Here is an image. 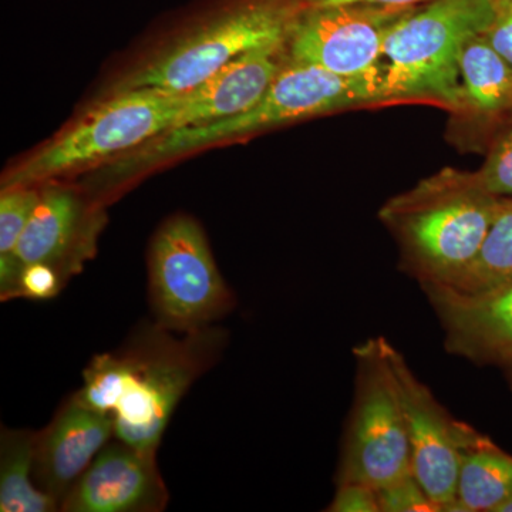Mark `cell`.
<instances>
[{
    "instance_id": "83f0119b",
    "label": "cell",
    "mask_w": 512,
    "mask_h": 512,
    "mask_svg": "<svg viewBox=\"0 0 512 512\" xmlns=\"http://www.w3.org/2000/svg\"><path fill=\"white\" fill-rule=\"evenodd\" d=\"M505 377H507L508 386H510L512 392V365L503 367Z\"/></svg>"
},
{
    "instance_id": "4316f807",
    "label": "cell",
    "mask_w": 512,
    "mask_h": 512,
    "mask_svg": "<svg viewBox=\"0 0 512 512\" xmlns=\"http://www.w3.org/2000/svg\"><path fill=\"white\" fill-rule=\"evenodd\" d=\"M498 9L507 10L512 9V0H497Z\"/></svg>"
},
{
    "instance_id": "ba28073f",
    "label": "cell",
    "mask_w": 512,
    "mask_h": 512,
    "mask_svg": "<svg viewBox=\"0 0 512 512\" xmlns=\"http://www.w3.org/2000/svg\"><path fill=\"white\" fill-rule=\"evenodd\" d=\"M148 299L154 322L177 333L210 328L234 311L201 225L177 214L161 224L148 251Z\"/></svg>"
},
{
    "instance_id": "ffe728a7",
    "label": "cell",
    "mask_w": 512,
    "mask_h": 512,
    "mask_svg": "<svg viewBox=\"0 0 512 512\" xmlns=\"http://www.w3.org/2000/svg\"><path fill=\"white\" fill-rule=\"evenodd\" d=\"M40 191L35 187L2 188L0 195V261L15 258L16 248L35 211Z\"/></svg>"
},
{
    "instance_id": "30bf717a",
    "label": "cell",
    "mask_w": 512,
    "mask_h": 512,
    "mask_svg": "<svg viewBox=\"0 0 512 512\" xmlns=\"http://www.w3.org/2000/svg\"><path fill=\"white\" fill-rule=\"evenodd\" d=\"M409 9L359 3L303 8L285 43L289 59L340 76L380 73L384 39Z\"/></svg>"
},
{
    "instance_id": "7402d4cb",
    "label": "cell",
    "mask_w": 512,
    "mask_h": 512,
    "mask_svg": "<svg viewBox=\"0 0 512 512\" xmlns=\"http://www.w3.org/2000/svg\"><path fill=\"white\" fill-rule=\"evenodd\" d=\"M380 512H441L413 473L377 490Z\"/></svg>"
},
{
    "instance_id": "9a60e30c",
    "label": "cell",
    "mask_w": 512,
    "mask_h": 512,
    "mask_svg": "<svg viewBox=\"0 0 512 512\" xmlns=\"http://www.w3.org/2000/svg\"><path fill=\"white\" fill-rule=\"evenodd\" d=\"M282 49L285 46L245 53L200 86L183 93L171 130L227 119L251 109L284 67L279 59Z\"/></svg>"
},
{
    "instance_id": "3957f363",
    "label": "cell",
    "mask_w": 512,
    "mask_h": 512,
    "mask_svg": "<svg viewBox=\"0 0 512 512\" xmlns=\"http://www.w3.org/2000/svg\"><path fill=\"white\" fill-rule=\"evenodd\" d=\"M501 197L470 174L443 173L393 198L380 217L402 248V268L419 284H448L476 259Z\"/></svg>"
},
{
    "instance_id": "484cf974",
    "label": "cell",
    "mask_w": 512,
    "mask_h": 512,
    "mask_svg": "<svg viewBox=\"0 0 512 512\" xmlns=\"http://www.w3.org/2000/svg\"><path fill=\"white\" fill-rule=\"evenodd\" d=\"M427 0H301L303 8H322V6L335 5H376L387 8H412L421 5Z\"/></svg>"
},
{
    "instance_id": "f1b7e54d",
    "label": "cell",
    "mask_w": 512,
    "mask_h": 512,
    "mask_svg": "<svg viewBox=\"0 0 512 512\" xmlns=\"http://www.w3.org/2000/svg\"><path fill=\"white\" fill-rule=\"evenodd\" d=\"M498 512H512V500L507 501V503H505Z\"/></svg>"
},
{
    "instance_id": "e0dca14e",
    "label": "cell",
    "mask_w": 512,
    "mask_h": 512,
    "mask_svg": "<svg viewBox=\"0 0 512 512\" xmlns=\"http://www.w3.org/2000/svg\"><path fill=\"white\" fill-rule=\"evenodd\" d=\"M37 431L2 427L0 433V511L56 512L60 505L35 483Z\"/></svg>"
},
{
    "instance_id": "d6986e66",
    "label": "cell",
    "mask_w": 512,
    "mask_h": 512,
    "mask_svg": "<svg viewBox=\"0 0 512 512\" xmlns=\"http://www.w3.org/2000/svg\"><path fill=\"white\" fill-rule=\"evenodd\" d=\"M512 282V197H503L483 247L448 286L476 293Z\"/></svg>"
},
{
    "instance_id": "4fadbf2b",
    "label": "cell",
    "mask_w": 512,
    "mask_h": 512,
    "mask_svg": "<svg viewBox=\"0 0 512 512\" xmlns=\"http://www.w3.org/2000/svg\"><path fill=\"white\" fill-rule=\"evenodd\" d=\"M100 222L99 214L76 192L46 188L40 191L15 258L23 268L32 264L53 266L69 281L92 258Z\"/></svg>"
},
{
    "instance_id": "5b68a950",
    "label": "cell",
    "mask_w": 512,
    "mask_h": 512,
    "mask_svg": "<svg viewBox=\"0 0 512 512\" xmlns=\"http://www.w3.org/2000/svg\"><path fill=\"white\" fill-rule=\"evenodd\" d=\"M498 15L497 0H427L403 13L383 43L389 100L429 99L464 109L458 60L468 40L485 35Z\"/></svg>"
},
{
    "instance_id": "603a6c76",
    "label": "cell",
    "mask_w": 512,
    "mask_h": 512,
    "mask_svg": "<svg viewBox=\"0 0 512 512\" xmlns=\"http://www.w3.org/2000/svg\"><path fill=\"white\" fill-rule=\"evenodd\" d=\"M66 278L46 264L26 265L20 278V299L46 302L55 299L66 285Z\"/></svg>"
},
{
    "instance_id": "52a82bcc",
    "label": "cell",
    "mask_w": 512,
    "mask_h": 512,
    "mask_svg": "<svg viewBox=\"0 0 512 512\" xmlns=\"http://www.w3.org/2000/svg\"><path fill=\"white\" fill-rule=\"evenodd\" d=\"M384 343L367 339L353 349L355 396L336 484L355 481L379 490L412 473L406 419Z\"/></svg>"
},
{
    "instance_id": "7c38bea8",
    "label": "cell",
    "mask_w": 512,
    "mask_h": 512,
    "mask_svg": "<svg viewBox=\"0 0 512 512\" xmlns=\"http://www.w3.org/2000/svg\"><path fill=\"white\" fill-rule=\"evenodd\" d=\"M168 500L157 451L113 439L70 488L60 511L161 512Z\"/></svg>"
},
{
    "instance_id": "7a4b0ae2",
    "label": "cell",
    "mask_w": 512,
    "mask_h": 512,
    "mask_svg": "<svg viewBox=\"0 0 512 512\" xmlns=\"http://www.w3.org/2000/svg\"><path fill=\"white\" fill-rule=\"evenodd\" d=\"M384 101H389V96L382 73L348 77L315 64L291 62L282 67L262 99L251 109L227 119L165 131L121 158V164L114 165L111 177L124 180L200 148L320 114Z\"/></svg>"
},
{
    "instance_id": "6da1fadb",
    "label": "cell",
    "mask_w": 512,
    "mask_h": 512,
    "mask_svg": "<svg viewBox=\"0 0 512 512\" xmlns=\"http://www.w3.org/2000/svg\"><path fill=\"white\" fill-rule=\"evenodd\" d=\"M227 343L221 326L177 333L144 322L119 349L90 360L74 394L113 420L114 439L158 451L178 404L217 365Z\"/></svg>"
},
{
    "instance_id": "8992f818",
    "label": "cell",
    "mask_w": 512,
    "mask_h": 512,
    "mask_svg": "<svg viewBox=\"0 0 512 512\" xmlns=\"http://www.w3.org/2000/svg\"><path fill=\"white\" fill-rule=\"evenodd\" d=\"M183 94L156 89L111 92L72 126L16 165L3 187H35L117 158L174 126Z\"/></svg>"
},
{
    "instance_id": "cb8c5ba5",
    "label": "cell",
    "mask_w": 512,
    "mask_h": 512,
    "mask_svg": "<svg viewBox=\"0 0 512 512\" xmlns=\"http://www.w3.org/2000/svg\"><path fill=\"white\" fill-rule=\"evenodd\" d=\"M329 512H380L376 488L363 483L336 484L332 503L326 508Z\"/></svg>"
},
{
    "instance_id": "9c48e42d",
    "label": "cell",
    "mask_w": 512,
    "mask_h": 512,
    "mask_svg": "<svg viewBox=\"0 0 512 512\" xmlns=\"http://www.w3.org/2000/svg\"><path fill=\"white\" fill-rule=\"evenodd\" d=\"M384 348L406 419L412 473L441 512H446L456 495L461 454L484 434L454 419L392 343L386 340Z\"/></svg>"
},
{
    "instance_id": "5bb4252c",
    "label": "cell",
    "mask_w": 512,
    "mask_h": 512,
    "mask_svg": "<svg viewBox=\"0 0 512 512\" xmlns=\"http://www.w3.org/2000/svg\"><path fill=\"white\" fill-rule=\"evenodd\" d=\"M113 439V420L72 394L45 429L37 431L33 471L37 487L62 504L70 488Z\"/></svg>"
},
{
    "instance_id": "8fae6325",
    "label": "cell",
    "mask_w": 512,
    "mask_h": 512,
    "mask_svg": "<svg viewBox=\"0 0 512 512\" xmlns=\"http://www.w3.org/2000/svg\"><path fill=\"white\" fill-rule=\"evenodd\" d=\"M451 355L476 365H512V282L468 293L444 284H421Z\"/></svg>"
},
{
    "instance_id": "277c9868",
    "label": "cell",
    "mask_w": 512,
    "mask_h": 512,
    "mask_svg": "<svg viewBox=\"0 0 512 512\" xmlns=\"http://www.w3.org/2000/svg\"><path fill=\"white\" fill-rule=\"evenodd\" d=\"M301 10V0H217L111 92H190L245 53L285 46Z\"/></svg>"
},
{
    "instance_id": "d4e9b609",
    "label": "cell",
    "mask_w": 512,
    "mask_h": 512,
    "mask_svg": "<svg viewBox=\"0 0 512 512\" xmlns=\"http://www.w3.org/2000/svg\"><path fill=\"white\" fill-rule=\"evenodd\" d=\"M484 37L495 52L512 67V9L501 10Z\"/></svg>"
},
{
    "instance_id": "44dd1931",
    "label": "cell",
    "mask_w": 512,
    "mask_h": 512,
    "mask_svg": "<svg viewBox=\"0 0 512 512\" xmlns=\"http://www.w3.org/2000/svg\"><path fill=\"white\" fill-rule=\"evenodd\" d=\"M471 180L495 197H512V124L495 138L483 167Z\"/></svg>"
},
{
    "instance_id": "2e32d148",
    "label": "cell",
    "mask_w": 512,
    "mask_h": 512,
    "mask_svg": "<svg viewBox=\"0 0 512 512\" xmlns=\"http://www.w3.org/2000/svg\"><path fill=\"white\" fill-rule=\"evenodd\" d=\"M510 500L512 456L484 436L461 454L456 495L446 512H498Z\"/></svg>"
},
{
    "instance_id": "ac0fdd59",
    "label": "cell",
    "mask_w": 512,
    "mask_h": 512,
    "mask_svg": "<svg viewBox=\"0 0 512 512\" xmlns=\"http://www.w3.org/2000/svg\"><path fill=\"white\" fill-rule=\"evenodd\" d=\"M464 107L495 117L512 107V67L483 36L468 40L458 60Z\"/></svg>"
}]
</instances>
